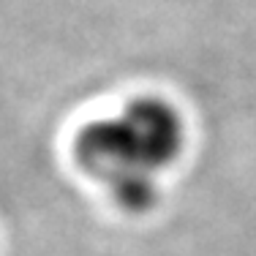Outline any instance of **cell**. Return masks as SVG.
Instances as JSON below:
<instances>
[{
  "instance_id": "1",
  "label": "cell",
  "mask_w": 256,
  "mask_h": 256,
  "mask_svg": "<svg viewBox=\"0 0 256 256\" xmlns=\"http://www.w3.org/2000/svg\"><path fill=\"white\" fill-rule=\"evenodd\" d=\"M180 112L156 96L128 101L118 114L90 120L74 139V158L123 210L144 212L158 202V178L182 153Z\"/></svg>"
}]
</instances>
